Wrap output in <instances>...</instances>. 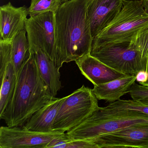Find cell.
Here are the masks:
<instances>
[{
  "mask_svg": "<svg viewBox=\"0 0 148 148\" xmlns=\"http://www.w3.org/2000/svg\"><path fill=\"white\" fill-rule=\"evenodd\" d=\"M61 4L60 0H32L28 14L32 17L48 12L55 13Z\"/></svg>",
  "mask_w": 148,
  "mask_h": 148,
  "instance_id": "obj_19",
  "label": "cell"
},
{
  "mask_svg": "<svg viewBox=\"0 0 148 148\" xmlns=\"http://www.w3.org/2000/svg\"><path fill=\"white\" fill-rule=\"evenodd\" d=\"M124 0H89L86 15L92 38L104 29L117 15Z\"/></svg>",
  "mask_w": 148,
  "mask_h": 148,
  "instance_id": "obj_10",
  "label": "cell"
},
{
  "mask_svg": "<svg viewBox=\"0 0 148 148\" xmlns=\"http://www.w3.org/2000/svg\"><path fill=\"white\" fill-rule=\"evenodd\" d=\"M136 80V76L126 75L107 83L94 86L92 92L98 100L112 103L129 93Z\"/></svg>",
  "mask_w": 148,
  "mask_h": 148,
  "instance_id": "obj_14",
  "label": "cell"
},
{
  "mask_svg": "<svg viewBox=\"0 0 148 148\" xmlns=\"http://www.w3.org/2000/svg\"><path fill=\"white\" fill-rule=\"evenodd\" d=\"M55 14L48 12L30 17L26 21L25 28L31 53H34L39 50L43 51L60 70L56 47Z\"/></svg>",
  "mask_w": 148,
  "mask_h": 148,
  "instance_id": "obj_7",
  "label": "cell"
},
{
  "mask_svg": "<svg viewBox=\"0 0 148 148\" xmlns=\"http://www.w3.org/2000/svg\"><path fill=\"white\" fill-rule=\"evenodd\" d=\"M146 71L147 72V73H148V60H147V66H146ZM141 85H142L145 86H148V79H147V81H146V82H145V83H143V84H141Z\"/></svg>",
  "mask_w": 148,
  "mask_h": 148,
  "instance_id": "obj_25",
  "label": "cell"
},
{
  "mask_svg": "<svg viewBox=\"0 0 148 148\" xmlns=\"http://www.w3.org/2000/svg\"><path fill=\"white\" fill-rule=\"evenodd\" d=\"M90 54L125 75L136 76L139 71H145L140 53L131 45L130 41L109 43L92 47Z\"/></svg>",
  "mask_w": 148,
  "mask_h": 148,
  "instance_id": "obj_6",
  "label": "cell"
},
{
  "mask_svg": "<svg viewBox=\"0 0 148 148\" xmlns=\"http://www.w3.org/2000/svg\"><path fill=\"white\" fill-rule=\"evenodd\" d=\"M28 14L26 7L16 8L9 2L0 7L1 38L12 41L15 36L26 29V21Z\"/></svg>",
  "mask_w": 148,
  "mask_h": 148,
  "instance_id": "obj_11",
  "label": "cell"
},
{
  "mask_svg": "<svg viewBox=\"0 0 148 148\" xmlns=\"http://www.w3.org/2000/svg\"><path fill=\"white\" fill-rule=\"evenodd\" d=\"M67 1H68V0H60V1H61V3L62 4Z\"/></svg>",
  "mask_w": 148,
  "mask_h": 148,
  "instance_id": "obj_27",
  "label": "cell"
},
{
  "mask_svg": "<svg viewBox=\"0 0 148 148\" xmlns=\"http://www.w3.org/2000/svg\"><path fill=\"white\" fill-rule=\"evenodd\" d=\"M129 1H140V0H129Z\"/></svg>",
  "mask_w": 148,
  "mask_h": 148,
  "instance_id": "obj_28",
  "label": "cell"
},
{
  "mask_svg": "<svg viewBox=\"0 0 148 148\" xmlns=\"http://www.w3.org/2000/svg\"><path fill=\"white\" fill-rule=\"evenodd\" d=\"M130 44L140 53L142 64L146 71L148 59V27L138 32L130 41Z\"/></svg>",
  "mask_w": 148,
  "mask_h": 148,
  "instance_id": "obj_18",
  "label": "cell"
},
{
  "mask_svg": "<svg viewBox=\"0 0 148 148\" xmlns=\"http://www.w3.org/2000/svg\"><path fill=\"white\" fill-rule=\"evenodd\" d=\"M89 140L98 148H148V124L129 126Z\"/></svg>",
  "mask_w": 148,
  "mask_h": 148,
  "instance_id": "obj_9",
  "label": "cell"
},
{
  "mask_svg": "<svg viewBox=\"0 0 148 148\" xmlns=\"http://www.w3.org/2000/svg\"><path fill=\"white\" fill-rule=\"evenodd\" d=\"M1 89L0 92V115L4 112L14 91L17 76L14 66L11 62L7 66L2 77H0Z\"/></svg>",
  "mask_w": 148,
  "mask_h": 148,
  "instance_id": "obj_17",
  "label": "cell"
},
{
  "mask_svg": "<svg viewBox=\"0 0 148 148\" xmlns=\"http://www.w3.org/2000/svg\"><path fill=\"white\" fill-rule=\"evenodd\" d=\"M75 62L81 73L94 86L107 83L126 75L108 66L90 53Z\"/></svg>",
  "mask_w": 148,
  "mask_h": 148,
  "instance_id": "obj_12",
  "label": "cell"
},
{
  "mask_svg": "<svg viewBox=\"0 0 148 148\" xmlns=\"http://www.w3.org/2000/svg\"><path fill=\"white\" fill-rule=\"evenodd\" d=\"M142 1L145 9L148 13V0H142Z\"/></svg>",
  "mask_w": 148,
  "mask_h": 148,
  "instance_id": "obj_24",
  "label": "cell"
},
{
  "mask_svg": "<svg viewBox=\"0 0 148 148\" xmlns=\"http://www.w3.org/2000/svg\"><path fill=\"white\" fill-rule=\"evenodd\" d=\"M129 94L132 99L141 100L148 98V86L135 83L131 88Z\"/></svg>",
  "mask_w": 148,
  "mask_h": 148,
  "instance_id": "obj_22",
  "label": "cell"
},
{
  "mask_svg": "<svg viewBox=\"0 0 148 148\" xmlns=\"http://www.w3.org/2000/svg\"><path fill=\"white\" fill-rule=\"evenodd\" d=\"M148 27V13L142 0H124L112 21L93 38L92 47L109 43L130 42L140 30Z\"/></svg>",
  "mask_w": 148,
  "mask_h": 148,
  "instance_id": "obj_4",
  "label": "cell"
},
{
  "mask_svg": "<svg viewBox=\"0 0 148 148\" xmlns=\"http://www.w3.org/2000/svg\"><path fill=\"white\" fill-rule=\"evenodd\" d=\"M98 108L80 124L66 132L69 139H90L129 126L148 124V116L140 112L106 107Z\"/></svg>",
  "mask_w": 148,
  "mask_h": 148,
  "instance_id": "obj_3",
  "label": "cell"
},
{
  "mask_svg": "<svg viewBox=\"0 0 148 148\" xmlns=\"http://www.w3.org/2000/svg\"><path fill=\"white\" fill-rule=\"evenodd\" d=\"M36 64L42 79L51 93L56 97L62 87L60 73L54 62L43 51L39 50L34 53Z\"/></svg>",
  "mask_w": 148,
  "mask_h": 148,
  "instance_id": "obj_15",
  "label": "cell"
},
{
  "mask_svg": "<svg viewBox=\"0 0 148 148\" xmlns=\"http://www.w3.org/2000/svg\"><path fill=\"white\" fill-rule=\"evenodd\" d=\"M136 81L139 83L140 84L145 83L147 81L148 79V74L147 72L145 71H141L137 74Z\"/></svg>",
  "mask_w": 148,
  "mask_h": 148,
  "instance_id": "obj_23",
  "label": "cell"
},
{
  "mask_svg": "<svg viewBox=\"0 0 148 148\" xmlns=\"http://www.w3.org/2000/svg\"><path fill=\"white\" fill-rule=\"evenodd\" d=\"M26 29L20 32L12 41V63L18 77L31 56Z\"/></svg>",
  "mask_w": 148,
  "mask_h": 148,
  "instance_id": "obj_16",
  "label": "cell"
},
{
  "mask_svg": "<svg viewBox=\"0 0 148 148\" xmlns=\"http://www.w3.org/2000/svg\"><path fill=\"white\" fill-rule=\"evenodd\" d=\"M64 97L55 99L35 112L23 126L27 130L38 132H54L52 125Z\"/></svg>",
  "mask_w": 148,
  "mask_h": 148,
  "instance_id": "obj_13",
  "label": "cell"
},
{
  "mask_svg": "<svg viewBox=\"0 0 148 148\" xmlns=\"http://www.w3.org/2000/svg\"><path fill=\"white\" fill-rule=\"evenodd\" d=\"M92 89L83 85L64 97L53 124L52 130L65 133L80 124L99 106Z\"/></svg>",
  "mask_w": 148,
  "mask_h": 148,
  "instance_id": "obj_5",
  "label": "cell"
},
{
  "mask_svg": "<svg viewBox=\"0 0 148 148\" xmlns=\"http://www.w3.org/2000/svg\"><path fill=\"white\" fill-rule=\"evenodd\" d=\"M89 0H70L55 14V36L59 68L89 54L93 38L87 20Z\"/></svg>",
  "mask_w": 148,
  "mask_h": 148,
  "instance_id": "obj_1",
  "label": "cell"
},
{
  "mask_svg": "<svg viewBox=\"0 0 148 148\" xmlns=\"http://www.w3.org/2000/svg\"><path fill=\"white\" fill-rule=\"evenodd\" d=\"M65 134L60 131L38 132L27 130L23 126H1L0 148H47L52 140Z\"/></svg>",
  "mask_w": 148,
  "mask_h": 148,
  "instance_id": "obj_8",
  "label": "cell"
},
{
  "mask_svg": "<svg viewBox=\"0 0 148 148\" xmlns=\"http://www.w3.org/2000/svg\"><path fill=\"white\" fill-rule=\"evenodd\" d=\"M140 101H141L143 103L148 106V98H146L144 99H142V100H141Z\"/></svg>",
  "mask_w": 148,
  "mask_h": 148,
  "instance_id": "obj_26",
  "label": "cell"
},
{
  "mask_svg": "<svg viewBox=\"0 0 148 148\" xmlns=\"http://www.w3.org/2000/svg\"><path fill=\"white\" fill-rule=\"evenodd\" d=\"M12 62V41L0 39V77H2L7 66Z\"/></svg>",
  "mask_w": 148,
  "mask_h": 148,
  "instance_id": "obj_21",
  "label": "cell"
},
{
  "mask_svg": "<svg viewBox=\"0 0 148 148\" xmlns=\"http://www.w3.org/2000/svg\"><path fill=\"white\" fill-rule=\"evenodd\" d=\"M55 99L40 76L34 53H31L17 77L14 91L0 118L9 127L23 126L35 112Z\"/></svg>",
  "mask_w": 148,
  "mask_h": 148,
  "instance_id": "obj_2",
  "label": "cell"
},
{
  "mask_svg": "<svg viewBox=\"0 0 148 148\" xmlns=\"http://www.w3.org/2000/svg\"><path fill=\"white\" fill-rule=\"evenodd\" d=\"M110 109L128 110L144 113L148 115V106L143 103L140 100L119 99L112 102L106 106Z\"/></svg>",
  "mask_w": 148,
  "mask_h": 148,
  "instance_id": "obj_20",
  "label": "cell"
}]
</instances>
